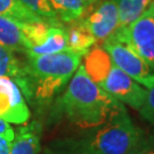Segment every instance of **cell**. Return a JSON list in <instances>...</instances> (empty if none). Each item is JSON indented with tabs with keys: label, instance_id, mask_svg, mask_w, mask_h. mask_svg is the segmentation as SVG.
Listing matches in <instances>:
<instances>
[{
	"label": "cell",
	"instance_id": "cell-5",
	"mask_svg": "<svg viewBox=\"0 0 154 154\" xmlns=\"http://www.w3.org/2000/svg\"><path fill=\"white\" fill-rule=\"evenodd\" d=\"M113 98L123 105L139 111L146 99V89L116 66L112 65L107 77L100 86Z\"/></svg>",
	"mask_w": 154,
	"mask_h": 154
},
{
	"label": "cell",
	"instance_id": "cell-13",
	"mask_svg": "<svg viewBox=\"0 0 154 154\" xmlns=\"http://www.w3.org/2000/svg\"><path fill=\"white\" fill-rule=\"evenodd\" d=\"M48 2L62 24L85 18L94 5L89 0H48Z\"/></svg>",
	"mask_w": 154,
	"mask_h": 154
},
{
	"label": "cell",
	"instance_id": "cell-18",
	"mask_svg": "<svg viewBox=\"0 0 154 154\" xmlns=\"http://www.w3.org/2000/svg\"><path fill=\"white\" fill-rule=\"evenodd\" d=\"M25 8L33 13L34 15L44 20L50 25H60L62 24L56 16L54 11L51 9L48 0H18Z\"/></svg>",
	"mask_w": 154,
	"mask_h": 154
},
{
	"label": "cell",
	"instance_id": "cell-9",
	"mask_svg": "<svg viewBox=\"0 0 154 154\" xmlns=\"http://www.w3.org/2000/svg\"><path fill=\"white\" fill-rule=\"evenodd\" d=\"M0 77H7L14 80L20 87L23 96L29 100L32 99L29 78L25 71V63L20 61L15 53L0 45Z\"/></svg>",
	"mask_w": 154,
	"mask_h": 154
},
{
	"label": "cell",
	"instance_id": "cell-26",
	"mask_svg": "<svg viewBox=\"0 0 154 154\" xmlns=\"http://www.w3.org/2000/svg\"><path fill=\"white\" fill-rule=\"evenodd\" d=\"M97 1H99V0H97Z\"/></svg>",
	"mask_w": 154,
	"mask_h": 154
},
{
	"label": "cell",
	"instance_id": "cell-21",
	"mask_svg": "<svg viewBox=\"0 0 154 154\" xmlns=\"http://www.w3.org/2000/svg\"><path fill=\"white\" fill-rule=\"evenodd\" d=\"M129 154H154V132L143 134Z\"/></svg>",
	"mask_w": 154,
	"mask_h": 154
},
{
	"label": "cell",
	"instance_id": "cell-8",
	"mask_svg": "<svg viewBox=\"0 0 154 154\" xmlns=\"http://www.w3.org/2000/svg\"><path fill=\"white\" fill-rule=\"evenodd\" d=\"M96 41L103 42L120 28L119 11L114 0H102L93 13L81 20Z\"/></svg>",
	"mask_w": 154,
	"mask_h": 154
},
{
	"label": "cell",
	"instance_id": "cell-20",
	"mask_svg": "<svg viewBox=\"0 0 154 154\" xmlns=\"http://www.w3.org/2000/svg\"><path fill=\"white\" fill-rule=\"evenodd\" d=\"M143 87L146 89L147 94H146L145 103L138 112L149 125L154 127V74H152L145 81Z\"/></svg>",
	"mask_w": 154,
	"mask_h": 154
},
{
	"label": "cell",
	"instance_id": "cell-24",
	"mask_svg": "<svg viewBox=\"0 0 154 154\" xmlns=\"http://www.w3.org/2000/svg\"><path fill=\"white\" fill-rule=\"evenodd\" d=\"M89 1H90V2H91V4H94V5H95V4H96V2H97V0H89Z\"/></svg>",
	"mask_w": 154,
	"mask_h": 154
},
{
	"label": "cell",
	"instance_id": "cell-23",
	"mask_svg": "<svg viewBox=\"0 0 154 154\" xmlns=\"http://www.w3.org/2000/svg\"><path fill=\"white\" fill-rule=\"evenodd\" d=\"M11 142L13 140H9L7 138L0 136V154H9Z\"/></svg>",
	"mask_w": 154,
	"mask_h": 154
},
{
	"label": "cell",
	"instance_id": "cell-4",
	"mask_svg": "<svg viewBox=\"0 0 154 154\" xmlns=\"http://www.w3.org/2000/svg\"><path fill=\"white\" fill-rule=\"evenodd\" d=\"M110 38L128 45L154 70V1L138 20L129 26L119 28Z\"/></svg>",
	"mask_w": 154,
	"mask_h": 154
},
{
	"label": "cell",
	"instance_id": "cell-14",
	"mask_svg": "<svg viewBox=\"0 0 154 154\" xmlns=\"http://www.w3.org/2000/svg\"><path fill=\"white\" fill-rule=\"evenodd\" d=\"M67 49V31L63 24L50 25L48 34L45 41L37 47H33L26 53L28 57H38V56L50 55L61 53Z\"/></svg>",
	"mask_w": 154,
	"mask_h": 154
},
{
	"label": "cell",
	"instance_id": "cell-1",
	"mask_svg": "<svg viewBox=\"0 0 154 154\" xmlns=\"http://www.w3.org/2000/svg\"><path fill=\"white\" fill-rule=\"evenodd\" d=\"M119 105L120 102L88 77L82 64L78 67L58 100L60 110L66 119L86 130L103 125Z\"/></svg>",
	"mask_w": 154,
	"mask_h": 154
},
{
	"label": "cell",
	"instance_id": "cell-7",
	"mask_svg": "<svg viewBox=\"0 0 154 154\" xmlns=\"http://www.w3.org/2000/svg\"><path fill=\"white\" fill-rule=\"evenodd\" d=\"M30 116V110L16 82L11 78L0 77V119L8 123L25 125Z\"/></svg>",
	"mask_w": 154,
	"mask_h": 154
},
{
	"label": "cell",
	"instance_id": "cell-22",
	"mask_svg": "<svg viewBox=\"0 0 154 154\" xmlns=\"http://www.w3.org/2000/svg\"><path fill=\"white\" fill-rule=\"evenodd\" d=\"M0 136L1 137H5L9 140H13L14 137H15V131L14 129L11 128V126L6 122L5 120L0 119Z\"/></svg>",
	"mask_w": 154,
	"mask_h": 154
},
{
	"label": "cell",
	"instance_id": "cell-16",
	"mask_svg": "<svg viewBox=\"0 0 154 154\" xmlns=\"http://www.w3.org/2000/svg\"><path fill=\"white\" fill-rule=\"evenodd\" d=\"M119 11L120 28H126L147 11L154 0H114Z\"/></svg>",
	"mask_w": 154,
	"mask_h": 154
},
{
	"label": "cell",
	"instance_id": "cell-19",
	"mask_svg": "<svg viewBox=\"0 0 154 154\" xmlns=\"http://www.w3.org/2000/svg\"><path fill=\"white\" fill-rule=\"evenodd\" d=\"M49 151L51 154H94L83 139L58 140L54 145V149Z\"/></svg>",
	"mask_w": 154,
	"mask_h": 154
},
{
	"label": "cell",
	"instance_id": "cell-15",
	"mask_svg": "<svg viewBox=\"0 0 154 154\" xmlns=\"http://www.w3.org/2000/svg\"><path fill=\"white\" fill-rule=\"evenodd\" d=\"M67 31V50H71L81 57L86 55L89 50L97 44L96 39L89 32V30L81 20L70 23L66 28Z\"/></svg>",
	"mask_w": 154,
	"mask_h": 154
},
{
	"label": "cell",
	"instance_id": "cell-17",
	"mask_svg": "<svg viewBox=\"0 0 154 154\" xmlns=\"http://www.w3.org/2000/svg\"><path fill=\"white\" fill-rule=\"evenodd\" d=\"M0 16L13 18L23 23L45 22L25 8L18 0H0Z\"/></svg>",
	"mask_w": 154,
	"mask_h": 154
},
{
	"label": "cell",
	"instance_id": "cell-6",
	"mask_svg": "<svg viewBox=\"0 0 154 154\" xmlns=\"http://www.w3.org/2000/svg\"><path fill=\"white\" fill-rule=\"evenodd\" d=\"M102 46L107 51L113 65L132 78L139 85L143 86L145 81L154 74V70H152L128 45L116 39L109 38L102 42Z\"/></svg>",
	"mask_w": 154,
	"mask_h": 154
},
{
	"label": "cell",
	"instance_id": "cell-25",
	"mask_svg": "<svg viewBox=\"0 0 154 154\" xmlns=\"http://www.w3.org/2000/svg\"><path fill=\"white\" fill-rule=\"evenodd\" d=\"M46 154H51V152H50V151H48V152H47Z\"/></svg>",
	"mask_w": 154,
	"mask_h": 154
},
{
	"label": "cell",
	"instance_id": "cell-2",
	"mask_svg": "<svg viewBox=\"0 0 154 154\" xmlns=\"http://www.w3.org/2000/svg\"><path fill=\"white\" fill-rule=\"evenodd\" d=\"M81 60L80 55L67 49L50 55L28 57L24 63L32 99L40 103L49 102L69 83L81 65Z\"/></svg>",
	"mask_w": 154,
	"mask_h": 154
},
{
	"label": "cell",
	"instance_id": "cell-12",
	"mask_svg": "<svg viewBox=\"0 0 154 154\" xmlns=\"http://www.w3.org/2000/svg\"><path fill=\"white\" fill-rule=\"evenodd\" d=\"M22 23L0 16V45L14 53L26 55L30 47L22 32Z\"/></svg>",
	"mask_w": 154,
	"mask_h": 154
},
{
	"label": "cell",
	"instance_id": "cell-10",
	"mask_svg": "<svg viewBox=\"0 0 154 154\" xmlns=\"http://www.w3.org/2000/svg\"><path fill=\"white\" fill-rule=\"evenodd\" d=\"M83 67L88 77L99 87L107 77L113 63L102 45H95L82 57Z\"/></svg>",
	"mask_w": 154,
	"mask_h": 154
},
{
	"label": "cell",
	"instance_id": "cell-3",
	"mask_svg": "<svg viewBox=\"0 0 154 154\" xmlns=\"http://www.w3.org/2000/svg\"><path fill=\"white\" fill-rule=\"evenodd\" d=\"M89 130L82 139L94 154H129L144 134L122 103L103 125Z\"/></svg>",
	"mask_w": 154,
	"mask_h": 154
},
{
	"label": "cell",
	"instance_id": "cell-11",
	"mask_svg": "<svg viewBox=\"0 0 154 154\" xmlns=\"http://www.w3.org/2000/svg\"><path fill=\"white\" fill-rule=\"evenodd\" d=\"M41 125L37 121L22 126L11 142L9 154H38L40 151Z\"/></svg>",
	"mask_w": 154,
	"mask_h": 154
}]
</instances>
